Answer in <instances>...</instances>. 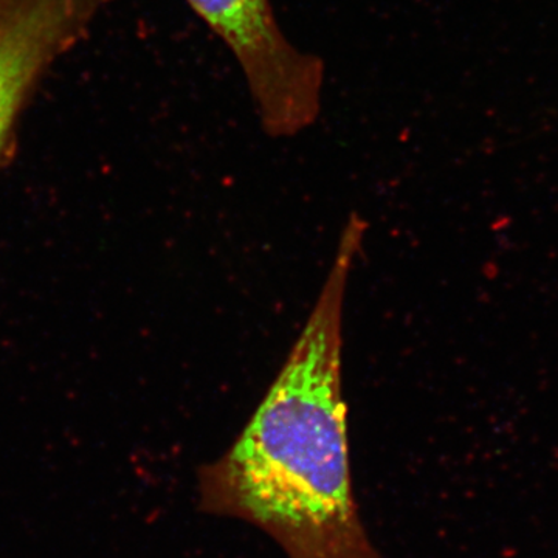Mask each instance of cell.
<instances>
[{"label":"cell","instance_id":"1","mask_svg":"<svg viewBox=\"0 0 558 558\" xmlns=\"http://www.w3.org/2000/svg\"><path fill=\"white\" fill-rule=\"evenodd\" d=\"M365 223L352 215L288 362L229 450L197 473V509L258 529L286 558H384L352 483L341 389L344 293Z\"/></svg>","mask_w":558,"mask_h":558},{"label":"cell","instance_id":"2","mask_svg":"<svg viewBox=\"0 0 558 558\" xmlns=\"http://www.w3.org/2000/svg\"><path fill=\"white\" fill-rule=\"evenodd\" d=\"M240 65L263 130L293 137L322 112L325 62L290 43L270 0H185Z\"/></svg>","mask_w":558,"mask_h":558},{"label":"cell","instance_id":"3","mask_svg":"<svg viewBox=\"0 0 558 558\" xmlns=\"http://www.w3.org/2000/svg\"><path fill=\"white\" fill-rule=\"evenodd\" d=\"M113 0H0V150L36 81Z\"/></svg>","mask_w":558,"mask_h":558}]
</instances>
